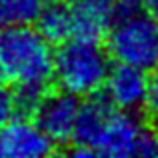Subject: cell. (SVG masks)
<instances>
[{
    "label": "cell",
    "instance_id": "obj_3",
    "mask_svg": "<svg viewBox=\"0 0 158 158\" xmlns=\"http://www.w3.org/2000/svg\"><path fill=\"white\" fill-rule=\"evenodd\" d=\"M110 52L96 40L70 38L54 52V80L78 96H90L104 88L110 74Z\"/></svg>",
    "mask_w": 158,
    "mask_h": 158
},
{
    "label": "cell",
    "instance_id": "obj_18",
    "mask_svg": "<svg viewBox=\"0 0 158 158\" xmlns=\"http://www.w3.org/2000/svg\"><path fill=\"white\" fill-rule=\"evenodd\" d=\"M2 80H4V78H2V74H0V84H2Z\"/></svg>",
    "mask_w": 158,
    "mask_h": 158
},
{
    "label": "cell",
    "instance_id": "obj_9",
    "mask_svg": "<svg viewBox=\"0 0 158 158\" xmlns=\"http://www.w3.org/2000/svg\"><path fill=\"white\" fill-rule=\"evenodd\" d=\"M74 8V36L82 40H106L108 28L112 22V8L96 4L92 0H82L72 4Z\"/></svg>",
    "mask_w": 158,
    "mask_h": 158
},
{
    "label": "cell",
    "instance_id": "obj_16",
    "mask_svg": "<svg viewBox=\"0 0 158 158\" xmlns=\"http://www.w3.org/2000/svg\"><path fill=\"white\" fill-rule=\"evenodd\" d=\"M64 2H68V4H78V2H82V0H64Z\"/></svg>",
    "mask_w": 158,
    "mask_h": 158
},
{
    "label": "cell",
    "instance_id": "obj_5",
    "mask_svg": "<svg viewBox=\"0 0 158 158\" xmlns=\"http://www.w3.org/2000/svg\"><path fill=\"white\" fill-rule=\"evenodd\" d=\"M78 94L68 92L60 88L56 92H50L44 96L40 106L34 112V122L46 132L56 144H68L74 138V128H76L78 112L82 102L78 100Z\"/></svg>",
    "mask_w": 158,
    "mask_h": 158
},
{
    "label": "cell",
    "instance_id": "obj_11",
    "mask_svg": "<svg viewBox=\"0 0 158 158\" xmlns=\"http://www.w3.org/2000/svg\"><path fill=\"white\" fill-rule=\"evenodd\" d=\"M44 4L46 0H0V26L36 22Z\"/></svg>",
    "mask_w": 158,
    "mask_h": 158
},
{
    "label": "cell",
    "instance_id": "obj_14",
    "mask_svg": "<svg viewBox=\"0 0 158 158\" xmlns=\"http://www.w3.org/2000/svg\"><path fill=\"white\" fill-rule=\"evenodd\" d=\"M126 4H132V6H138V8H154L158 4V0H122Z\"/></svg>",
    "mask_w": 158,
    "mask_h": 158
},
{
    "label": "cell",
    "instance_id": "obj_2",
    "mask_svg": "<svg viewBox=\"0 0 158 158\" xmlns=\"http://www.w3.org/2000/svg\"><path fill=\"white\" fill-rule=\"evenodd\" d=\"M106 48L116 62L152 70L158 66V14L120 0L112 8Z\"/></svg>",
    "mask_w": 158,
    "mask_h": 158
},
{
    "label": "cell",
    "instance_id": "obj_10",
    "mask_svg": "<svg viewBox=\"0 0 158 158\" xmlns=\"http://www.w3.org/2000/svg\"><path fill=\"white\" fill-rule=\"evenodd\" d=\"M36 28L52 44H62L74 36V8L64 0L46 2L36 18Z\"/></svg>",
    "mask_w": 158,
    "mask_h": 158
},
{
    "label": "cell",
    "instance_id": "obj_13",
    "mask_svg": "<svg viewBox=\"0 0 158 158\" xmlns=\"http://www.w3.org/2000/svg\"><path fill=\"white\" fill-rule=\"evenodd\" d=\"M16 114V104H14V92H8L0 84V124L8 122Z\"/></svg>",
    "mask_w": 158,
    "mask_h": 158
},
{
    "label": "cell",
    "instance_id": "obj_17",
    "mask_svg": "<svg viewBox=\"0 0 158 158\" xmlns=\"http://www.w3.org/2000/svg\"><path fill=\"white\" fill-rule=\"evenodd\" d=\"M154 12H156V14H158V4H156V6H154Z\"/></svg>",
    "mask_w": 158,
    "mask_h": 158
},
{
    "label": "cell",
    "instance_id": "obj_7",
    "mask_svg": "<svg viewBox=\"0 0 158 158\" xmlns=\"http://www.w3.org/2000/svg\"><path fill=\"white\" fill-rule=\"evenodd\" d=\"M148 70L118 62L112 66L104 84V94L116 110L140 112L148 98Z\"/></svg>",
    "mask_w": 158,
    "mask_h": 158
},
{
    "label": "cell",
    "instance_id": "obj_19",
    "mask_svg": "<svg viewBox=\"0 0 158 158\" xmlns=\"http://www.w3.org/2000/svg\"><path fill=\"white\" fill-rule=\"evenodd\" d=\"M156 156H158V146H156Z\"/></svg>",
    "mask_w": 158,
    "mask_h": 158
},
{
    "label": "cell",
    "instance_id": "obj_12",
    "mask_svg": "<svg viewBox=\"0 0 158 158\" xmlns=\"http://www.w3.org/2000/svg\"><path fill=\"white\" fill-rule=\"evenodd\" d=\"M144 112L154 122H158V66H154L148 74V98H146Z\"/></svg>",
    "mask_w": 158,
    "mask_h": 158
},
{
    "label": "cell",
    "instance_id": "obj_1",
    "mask_svg": "<svg viewBox=\"0 0 158 158\" xmlns=\"http://www.w3.org/2000/svg\"><path fill=\"white\" fill-rule=\"evenodd\" d=\"M0 74L14 86H42L54 80V50L30 24L0 26Z\"/></svg>",
    "mask_w": 158,
    "mask_h": 158
},
{
    "label": "cell",
    "instance_id": "obj_8",
    "mask_svg": "<svg viewBox=\"0 0 158 158\" xmlns=\"http://www.w3.org/2000/svg\"><path fill=\"white\" fill-rule=\"evenodd\" d=\"M116 108L112 106V102L108 100L106 94H90L88 100L82 102L80 112H78V120H76V128H74V138L72 144L78 146H86L90 150H94L100 134L104 132L110 116L114 114ZM96 154V150H94Z\"/></svg>",
    "mask_w": 158,
    "mask_h": 158
},
{
    "label": "cell",
    "instance_id": "obj_4",
    "mask_svg": "<svg viewBox=\"0 0 158 158\" xmlns=\"http://www.w3.org/2000/svg\"><path fill=\"white\" fill-rule=\"evenodd\" d=\"M156 134L136 116V112L118 110L110 116L96 146V156L132 158L156 154Z\"/></svg>",
    "mask_w": 158,
    "mask_h": 158
},
{
    "label": "cell",
    "instance_id": "obj_6",
    "mask_svg": "<svg viewBox=\"0 0 158 158\" xmlns=\"http://www.w3.org/2000/svg\"><path fill=\"white\" fill-rule=\"evenodd\" d=\"M56 144L34 122V118L18 116L0 124V156L4 158H40L54 154Z\"/></svg>",
    "mask_w": 158,
    "mask_h": 158
},
{
    "label": "cell",
    "instance_id": "obj_15",
    "mask_svg": "<svg viewBox=\"0 0 158 158\" xmlns=\"http://www.w3.org/2000/svg\"><path fill=\"white\" fill-rule=\"evenodd\" d=\"M92 2H96V4H102V6H108V8H114L116 4L120 2V0H92Z\"/></svg>",
    "mask_w": 158,
    "mask_h": 158
}]
</instances>
